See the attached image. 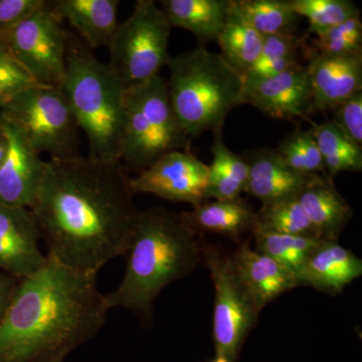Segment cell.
Here are the masks:
<instances>
[{"instance_id": "1", "label": "cell", "mask_w": 362, "mask_h": 362, "mask_svg": "<svg viewBox=\"0 0 362 362\" xmlns=\"http://www.w3.org/2000/svg\"><path fill=\"white\" fill-rule=\"evenodd\" d=\"M121 162L81 156L45 160L30 206L49 258L98 275L125 256L140 211Z\"/></svg>"}, {"instance_id": "2", "label": "cell", "mask_w": 362, "mask_h": 362, "mask_svg": "<svg viewBox=\"0 0 362 362\" xmlns=\"http://www.w3.org/2000/svg\"><path fill=\"white\" fill-rule=\"evenodd\" d=\"M108 305L97 275L71 270L47 257L21 279L0 320V362H49L96 337Z\"/></svg>"}, {"instance_id": "3", "label": "cell", "mask_w": 362, "mask_h": 362, "mask_svg": "<svg viewBox=\"0 0 362 362\" xmlns=\"http://www.w3.org/2000/svg\"><path fill=\"white\" fill-rule=\"evenodd\" d=\"M201 238L180 214L162 207L140 211L124 256L127 265L122 281L105 295L109 308L149 317L162 290L187 277L202 261Z\"/></svg>"}, {"instance_id": "4", "label": "cell", "mask_w": 362, "mask_h": 362, "mask_svg": "<svg viewBox=\"0 0 362 362\" xmlns=\"http://www.w3.org/2000/svg\"><path fill=\"white\" fill-rule=\"evenodd\" d=\"M61 89L80 131L87 138L89 158L121 162L125 88L90 49L69 33L66 73Z\"/></svg>"}, {"instance_id": "5", "label": "cell", "mask_w": 362, "mask_h": 362, "mask_svg": "<svg viewBox=\"0 0 362 362\" xmlns=\"http://www.w3.org/2000/svg\"><path fill=\"white\" fill-rule=\"evenodd\" d=\"M168 66L169 101L190 138L221 132L228 114L245 104L243 76L204 45L171 57Z\"/></svg>"}, {"instance_id": "6", "label": "cell", "mask_w": 362, "mask_h": 362, "mask_svg": "<svg viewBox=\"0 0 362 362\" xmlns=\"http://www.w3.org/2000/svg\"><path fill=\"white\" fill-rule=\"evenodd\" d=\"M192 138L183 131L160 76L125 89L120 161L138 173L166 153L189 150Z\"/></svg>"}, {"instance_id": "7", "label": "cell", "mask_w": 362, "mask_h": 362, "mask_svg": "<svg viewBox=\"0 0 362 362\" xmlns=\"http://www.w3.org/2000/svg\"><path fill=\"white\" fill-rule=\"evenodd\" d=\"M171 30L156 1H136L132 13L119 23L107 47L110 52L107 65L125 89L157 77L168 66Z\"/></svg>"}, {"instance_id": "8", "label": "cell", "mask_w": 362, "mask_h": 362, "mask_svg": "<svg viewBox=\"0 0 362 362\" xmlns=\"http://www.w3.org/2000/svg\"><path fill=\"white\" fill-rule=\"evenodd\" d=\"M1 115L21 131L40 156L66 159L80 156V128L61 88H30L4 107Z\"/></svg>"}, {"instance_id": "9", "label": "cell", "mask_w": 362, "mask_h": 362, "mask_svg": "<svg viewBox=\"0 0 362 362\" xmlns=\"http://www.w3.org/2000/svg\"><path fill=\"white\" fill-rule=\"evenodd\" d=\"M202 259L214 286L213 335L218 356L235 362L258 321L259 310L232 256L201 240Z\"/></svg>"}, {"instance_id": "10", "label": "cell", "mask_w": 362, "mask_h": 362, "mask_svg": "<svg viewBox=\"0 0 362 362\" xmlns=\"http://www.w3.org/2000/svg\"><path fill=\"white\" fill-rule=\"evenodd\" d=\"M69 32L49 1L9 33L6 42L16 59L40 86L61 88L66 73Z\"/></svg>"}, {"instance_id": "11", "label": "cell", "mask_w": 362, "mask_h": 362, "mask_svg": "<svg viewBox=\"0 0 362 362\" xmlns=\"http://www.w3.org/2000/svg\"><path fill=\"white\" fill-rule=\"evenodd\" d=\"M133 194H149L173 202L192 206L206 202L209 165L189 150H175L129 178Z\"/></svg>"}, {"instance_id": "12", "label": "cell", "mask_w": 362, "mask_h": 362, "mask_svg": "<svg viewBox=\"0 0 362 362\" xmlns=\"http://www.w3.org/2000/svg\"><path fill=\"white\" fill-rule=\"evenodd\" d=\"M244 101L276 120L308 118L313 109L306 65L270 77H244Z\"/></svg>"}, {"instance_id": "13", "label": "cell", "mask_w": 362, "mask_h": 362, "mask_svg": "<svg viewBox=\"0 0 362 362\" xmlns=\"http://www.w3.org/2000/svg\"><path fill=\"white\" fill-rule=\"evenodd\" d=\"M7 151L0 166V206L30 209L45 168V160L33 150L21 131L0 115Z\"/></svg>"}, {"instance_id": "14", "label": "cell", "mask_w": 362, "mask_h": 362, "mask_svg": "<svg viewBox=\"0 0 362 362\" xmlns=\"http://www.w3.org/2000/svg\"><path fill=\"white\" fill-rule=\"evenodd\" d=\"M40 239L30 209L0 206V269L18 280L42 270L47 256L40 252Z\"/></svg>"}, {"instance_id": "15", "label": "cell", "mask_w": 362, "mask_h": 362, "mask_svg": "<svg viewBox=\"0 0 362 362\" xmlns=\"http://www.w3.org/2000/svg\"><path fill=\"white\" fill-rule=\"evenodd\" d=\"M306 59L313 112L333 110L362 90V52L311 54Z\"/></svg>"}, {"instance_id": "16", "label": "cell", "mask_w": 362, "mask_h": 362, "mask_svg": "<svg viewBox=\"0 0 362 362\" xmlns=\"http://www.w3.org/2000/svg\"><path fill=\"white\" fill-rule=\"evenodd\" d=\"M232 259L259 311L283 293L300 286L296 275L290 269L252 250L249 240L240 245Z\"/></svg>"}, {"instance_id": "17", "label": "cell", "mask_w": 362, "mask_h": 362, "mask_svg": "<svg viewBox=\"0 0 362 362\" xmlns=\"http://www.w3.org/2000/svg\"><path fill=\"white\" fill-rule=\"evenodd\" d=\"M298 201L310 221L317 239L338 242L354 211L327 173L309 176Z\"/></svg>"}, {"instance_id": "18", "label": "cell", "mask_w": 362, "mask_h": 362, "mask_svg": "<svg viewBox=\"0 0 362 362\" xmlns=\"http://www.w3.org/2000/svg\"><path fill=\"white\" fill-rule=\"evenodd\" d=\"M361 275V259L335 240H322L297 278L300 286L335 296Z\"/></svg>"}, {"instance_id": "19", "label": "cell", "mask_w": 362, "mask_h": 362, "mask_svg": "<svg viewBox=\"0 0 362 362\" xmlns=\"http://www.w3.org/2000/svg\"><path fill=\"white\" fill-rule=\"evenodd\" d=\"M244 158L249 164L244 192L262 204L298 197L309 177L288 168L276 150H255Z\"/></svg>"}, {"instance_id": "20", "label": "cell", "mask_w": 362, "mask_h": 362, "mask_svg": "<svg viewBox=\"0 0 362 362\" xmlns=\"http://www.w3.org/2000/svg\"><path fill=\"white\" fill-rule=\"evenodd\" d=\"M119 0H52L49 6L59 21H66L90 49L108 47L118 26Z\"/></svg>"}, {"instance_id": "21", "label": "cell", "mask_w": 362, "mask_h": 362, "mask_svg": "<svg viewBox=\"0 0 362 362\" xmlns=\"http://www.w3.org/2000/svg\"><path fill=\"white\" fill-rule=\"evenodd\" d=\"M181 220L197 235L218 233L238 240L256 228L257 216L243 199L204 202L192 211L180 214Z\"/></svg>"}, {"instance_id": "22", "label": "cell", "mask_w": 362, "mask_h": 362, "mask_svg": "<svg viewBox=\"0 0 362 362\" xmlns=\"http://www.w3.org/2000/svg\"><path fill=\"white\" fill-rule=\"evenodd\" d=\"M171 28L190 32L201 42L218 40L230 14V0H162Z\"/></svg>"}, {"instance_id": "23", "label": "cell", "mask_w": 362, "mask_h": 362, "mask_svg": "<svg viewBox=\"0 0 362 362\" xmlns=\"http://www.w3.org/2000/svg\"><path fill=\"white\" fill-rule=\"evenodd\" d=\"M213 162L209 165L206 199L232 201L244 192L249 175V164L244 157L228 149L221 132L214 134Z\"/></svg>"}, {"instance_id": "24", "label": "cell", "mask_w": 362, "mask_h": 362, "mask_svg": "<svg viewBox=\"0 0 362 362\" xmlns=\"http://www.w3.org/2000/svg\"><path fill=\"white\" fill-rule=\"evenodd\" d=\"M230 7L264 37L295 35L301 20L290 0H230Z\"/></svg>"}, {"instance_id": "25", "label": "cell", "mask_w": 362, "mask_h": 362, "mask_svg": "<svg viewBox=\"0 0 362 362\" xmlns=\"http://www.w3.org/2000/svg\"><path fill=\"white\" fill-rule=\"evenodd\" d=\"M264 40V35L232 13L230 7L225 28L216 42L221 49V56L244 78L258 61Z\"/></svg>"}, {"instance_id": "26", "label": "cell", "mask_w": 362, "mask_h": 362, "mask_svg": "<svg viewBox=\"0 0 362 362\" xmlns=\"http://www.w3.org/2000/svg\"><path fill=\"white\" fill-rule=\"evenodd\" d=\"M322 157L326 173L334 177L338 173L362 170V148L350 141L333 121L312 123L310 130Z\"/></svg>"}, {"instance_id": "27", "label": "cell", "mask_w": 362, "mask_h": 362, "mask_svg": "<svg viewBox=\"0 0 362 362\" xmlns=\"http://www.w3.org/2000/svg\"><path fill=\"white\" fill-rule=\"evenodd\" d=\"M256 251L283 264L298 275L309 256L322 240L304 235H286L255 230L252 232ZM298 279V278H297Z\"/></svg>"}, {"instance_id": "28", "label": "cell", "mask_w": 362, "mask_h": 362, "mask_svg": "<svg viewBox=\"0 0 362 362\" xmlns=\"http://www.w3.org/2000/svg\"><path fill=\"white\" fill-rule=\"evenodd\" d=\"M256 216L255 230L316 238L310 221L298 201V197L262 204Z\"/></svg>"}, {"instance_id": "29", "label": "cell", "mask_w": 362, "mask_h": 362, "mask_svg": "<svg viewBox=\"0 0 362 362\" xmlns=\"http://www.w3.org/2000/svg\"><path fill=\"white\" fill-rule=\"evenodd\" d=\"M305 35H286L265 37L258 61L245 77H270L300 63L303 54Z\"/></svg>"}, {"instance_id": "30", "label": "cell", "mask_w": 362, "mask_h": 362, "mask_svg": "<svg viewBox=\"0 0 362 362\" xmlns=\"http://www.w3.org/2000/svg\"><path fill=\"white\" fill-rule=\"evenodd\" d=\"M362 52L361 18L349 20L312 35H305L304 57L345 54Z\"/></svg>"}, {"instance_id": "31", "label": "cell", "mask_w": 362, "mask_h": 362, "mask_svg": "<svg viewBox=\"0 0 362 362\" xmlns=\"http://www.w3.org/2000/svg\"><path fill=\"white\" fill-rule=\"evenodd\" d=\"M290 4L298 16L308 21L306 35L361 16L359 7L349 0H290Z\"/></svg>"}, {"instance_id": "32", "label": "cell", "mask_w": 362, "mask_h": 362, "mask_svg": "<svg viewBox=\"0 0 362 362\" xmlns=\"http://www.w3.org/2000/svg\"><path fill=\"white\" fill-rule=\"evenodd\" d=\"M286 165L298 175L326 173L318 145L310 130H295L276 149Z\"/></svg>"}, {"instance_id": "33", "label": "cell", "mask_w": 362, "mask_h": 362, "mask_svg": "<svg viewBox=\"0 0 362 362\" xmlns=\"http://www.w3.org/2000/svg\"><path fill=\"white\" fill-rule=\"evenodd\" d=\"M40 86L16 59L6 40H0V108L4 109L26 90Z\"/></svg>"}, {"instance_id": "34", "label": "cell", "mask_w": 362, "mask_h": 362, "mask_svg": "<svg viewBox=\"0 0 362 362\" xmlns=\"http://www.w3.org/2000/svg\"><path fill=\"white\" fill-rule=\"evenodd\" d=\"M334 111L333 122L343 134L357 145H362V90L343 102Z\"/></svg>"}, {"instance_id": "35", "label": "cell", "mask_w": 362, "mask_h": 362, "mask_svg": "<svg viewBox=\"0 0 362 362\" xmlns=\"http://www.w3.org/2000/svg\"><path fill=\"white\" fill-rule=\"evenodd\" d=\"M45 2L47 0H0V40H6L16 26Z\"/></svg>"}, {"instance_id": "36", "label": "cell", "mask_w": 362, "mask_h": 362, "mask_svg": "<svg viewBox=\"0 0 362 362\" xmlns=\"http://www.w3.org/2000/svg\"><path fill=\"white\" fill-rule=\"evenodd\" d=\"M18 282H20L18 279L14 278L8 274L6 275V274L0 273V320L13 299Z\"/></svg>"}, {"instance_id": "37", "label": "cell", "mask_w": 362, "mask_h": 362, "mask_svg": "<svg viewBox=\"0 0 362 362\" xmlns=\"http://www.w3.org/2000/svg\"><path fill=\"white\" fill-rule=\"evenodd\" d=\"M209 362H232V361H228V359L226 358V357H225V356H218V354H216V357H214L213 361H211Z\"/></svg>"}, {"instance_id": "38", "label": "cell", "mask_w": 362, "mask_h": 362, "mask_svg": "<svg viewBox=\"0 0 362 362\" xmlns=\"http://www.w3.org/2000/svg\"><path fill=\"white\" fill-rule=\"evenodd\" d=\"M66 357H59V358L54 359L49 362H65Z\"/></svg>"}]
</instances>
